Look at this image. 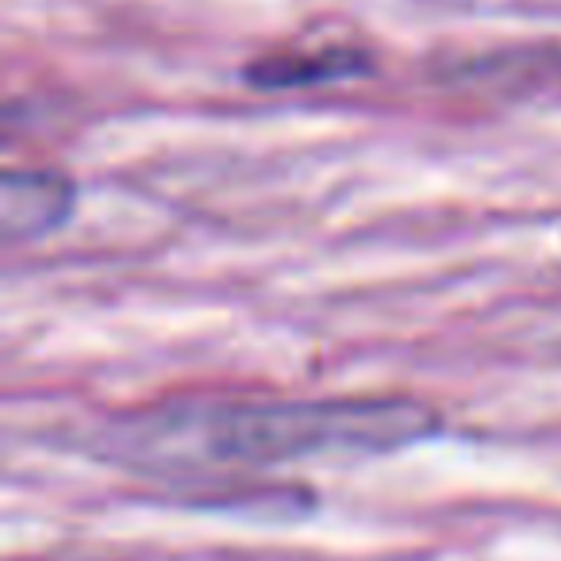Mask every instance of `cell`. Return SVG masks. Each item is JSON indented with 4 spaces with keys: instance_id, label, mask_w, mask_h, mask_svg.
I'll list each match as a JSON object with an SVG mask.
<instances>
[{
    "instance_id": "cell-1",
    "label": "cell",
    "mask_w": 561,
    "mask_h": 561,
    "mask_svg": "<svg viewBox=\"0 0 561 561\" xmlns=\"http://www.w3.org/2000/svg\"><path fill=\"white\" fill-rule=\"evenodd\" d=\"M443 420L420 400L358 397L300 404L216 408L193 423V450L231 466L331 458V454H392L438 435Z\"/></svg>"
},
{
    "instance_id": "cell-2",
    "label": "cell",
    "mask_w": 561,
    "mask_h": 561,
    "mask_svg": "<svg viewBox=\"0 0 561 561\" xmlns=\"http://www.w3.org/2000/svg\"><path fill=\"white\" fill-rule=\"evenodd\" d=\"M73 211V181L58 170H9L0 181V234L27 242L58 231Z\"/></svg>"
},
{
    "instance_id": "cell-3",
    "label": "cell",
    "mask_w": 561,
    "mask_h": 561,
    "mask_svg": "<svg viewBox=\"0 0 561 561\" xmlns=\"http://www.w3.org/2000/svg\"><path fill=\"white\" fill-rule=\"evenodd\" d=\"M362 66L358 55H297V58H270V62L254 66L250 81L265 89H285V85H308V81H328V78H346Z\"/></svg>"
}]
</instances>
